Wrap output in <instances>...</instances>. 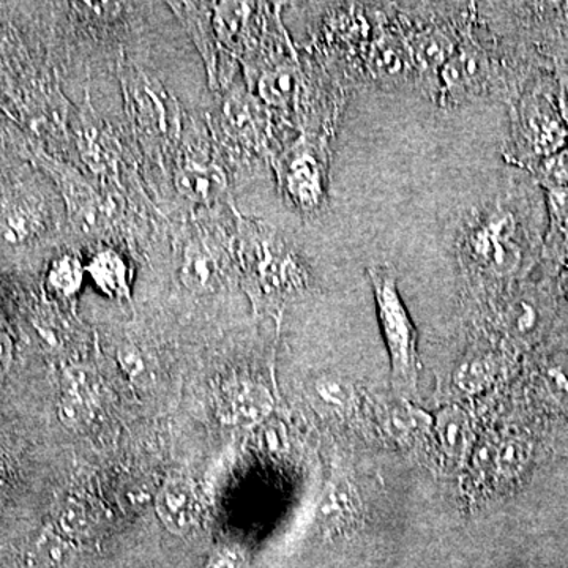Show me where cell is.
Masks as SVG:
<instances>
[{
    "instance_id": "1",
    "label": "cell",
    "mask_w": 568,
    "mask_h": 568,
    "mask_svg": "<svg viewBox=\"0 0 568 568\" xmlns=\"http://www.w3.org/2000/svg\"><path fill=\"white\" fill-rule=\"evenodd\" d=\"M514 209L493 203L467 215L455 242L459 263L478 280L507 282L521 271L525 244Z\"/></svg>"
},
{
    "instance_id": "2",
    "label": "cell",
    "mask_w": 568,
    "mask_h": 568,
    "mask_svg": "<svg viewBox=\"0 0 568 568\" xmlns=\"http://www.w3.org/2000/svg\"><path fill=\"white\" fill-rule=\"evenodd\" d=\"M237 252L246 280L261 301L276 302L308 283L304 263L274 227L237 213Z\"/></svg>"
},
{
    "instance_id": "3",
    "label": "cell",
    "mask_w": 568,
    "mask_h": 568,
    "mask_svg": "<svg viewBox=\"0 0 568 568\" xmlns=\"http://www.w3.org/2000/svg\"><path fill=\"white\" fill-rule=\"evenodd\" d=\"M478 10L463 29L454 55L439 74L436 102L446 110L477 102L495 92L499 67L491 50L478 36Z\"/></svg>"
},
{
    "instance_id": "4",
    "label": "cell",
    "mask_w": 568,
    "mask_h": 568,
    "mask_svg": "<svg viewBox=\"0 0 568 568\" xmlns=\"http://www.w3.org/2000/svg\"><path fill=\"white\" fill-rule=\"evenodd\" d=\"M567 145L568 130L556 103L541 92L519 99L511 110L510 141L504 151L507 162L534 170Z\"/></svg>"
},
{
    "instance_id": "5",
    "label": "cell",
    "mask_w": 568,
    "mask_h": 568,
    "mask_svg": "<svg viewBox=\"0 0 568 568\" xmlns=\"http://www.w3.org/2000/svg\"><path fill=\"white\" fill-rule=\"evenodd\" d=\"M368 275L394 379L403 386H414L418 372L417 331L399 295L398 278L388 265H373Z\"/></svg>"
},
{
    "instance_id": "6",
    "label": "cell",
    "mask_w": 568,
    "mask_h": 568,
    "mask_svg": "<svg viewBox=\"0 0 568 568\" xmlns=\"http://www.w3.org/2000/svg\"><path fill=\"white\" fill-rule=\"evenodd\" d=\"M474 3L458 9L454 17L433 18L425 22L410 21L403 13L398 14L409 44L410 58L418 88L432 100H436L439 91L440 70L457 50L463 29L473 17Z\"/></svg>"
},
{
    "instance_id": "7",
    "label": "cell",
    "mask_w": 568,
    "mask_h": 568,
    "mask_svg": "<svg viewBox=\"0 0 568 568\" xmlns=\"http://www.w3.org/2000/svg\"><path fill=\"white\" fill-rule=\"evenodd\" d=\"M280 189L290 203L306 215H315L327 201V138L304 136L286 149L275 163Z\"/></svg>"
},
{
    "instance_id": "8",
    "label": "cell",
    "mask_w": 568,
    "mask_h": 568,
    "mask_svg": "<svg viewBox=\"0 0 568 568\" xmlns=\"http://www.w3.org/2000/svg\"><path fill=\"white\" fill-rule=\"evenodd\" d=\"M362 69L381 88L399 89L409 82L417 84L409 44L398 14L392 18V13L383 9V17L365 52Z\"/></svg>"
},
{
    "instance_id": "9",
    "label": "cell",
    "mask_w": 568,
    "mask_h": 568,
    "mask_svg": "<svg viewBox=\"0 0 568 568\" xmlns=\"http://www.w3.org/2000/svg\"><path fill=\"white\" fill-rule=\"evenodd\" d=\"M126 108L141 132L152 138H168L175 132L178 114L166 92L148 74L133 71L123 78Z\"/></svg>"
},
{
    "instance_id": "10",
    "label": "cell",
    "mask_w": 568,
    "mask_h": 568,
    "mask_svg": "<svg viewBox=\"0 0 568 568\" xmlns=\"http://www.w3.org/2000/svg\"><path fill=\"white\" fill-rule=\"evenodd\" d=\"M261 3L220 2L213 3V29L216 40L237 54L252 52L261 47L267 21L261 17Z\"/></svg>"
},
{
    "instance_id": "11",
    "label": "cell",
    "mask_w": 568,
    "mask_h": 568,
    "mask_svg": "<svg viewBox=\"0 0 568 568\" xmlns=\"http://www.w3.org/2000/svg\"><path fill=\"white\" fill-rule=\"evenodd\" d=\"M224 123L235 141L256 152H267L271 142V111L253 93L237 91L224 103Z\"/></svg>"
},
{
    "instance_id": "12",
    "label": "cell",
    "mask_w": 568,
    "mask_h": 568,
    "mask_svg": "<svg viewBox=\"0 0 568 568\" xmlns=\"http://www.w3.org/2000/svg\"><path fill=\"white\" fill-rule=\"evenodd\" d=\"M304 92V73L295 54L283 55L264 65L256 78L257 99L267 108L294 112Z\"/></svg>"
},
{
    "instance_id": "13",
    "label": "cell",
    "mask_w": 568,
    "mask_h": 568,
    "mask_svg": "<svg viewBox=\"0 0 568 568\" xmlns=\"http://www.w3.org/2000/svg\"><path fill=\"white\" fill-rule=\"evenodd\" d=\"M156 515L166 529L178 536L192 530L200 515V504L193 481L189 477L173 474L166 478L156 496Z\"/></svg>"
},
{
    "instance_id": "14",
    "label": "cell",
    "mask_w": 568,
    "mask_h": 568,
    "mask_svg": "<svg viewBox=\"0 0 568 568\" xmlns=\"http://www.w3.org/2000/svg\"><path fill=\"white\" fill-rule=\"evenodd\" d=\"M52 173L61 183L73 223L85 234L100 233L104 226V211L95 190L88 185L81 175L65 170L61 164H55L52 168Z\"/></svg>"
},
{
    "instance_id": "15",
    "label": "cell",
    "mask_w": 568,
    "mask_h": 568,
    "mask_svg": "<svg viewBox=\"0 0 568 568\" xmlns=\"http://www.w3.org/2000/svg\"><path fill=\"white\" fill-rule=\"evenodd\" d=\"M175 186L194 203L212 204L227 193V179L219 164L190 162L175 175Z\"/></svg>"
},
{
    "instance_id": "16",
    "label": "cell",
    "mask_w": 568,
    "mask_h": 568,
    "mask_svg": "<svg viewBox=\"0 0 568 568\" xmlns=\"http://www.w3.org/2000/svg\"><path fill=\"white\" fill-rule=\"evenodd\" d=\"M63 394L59 416L67 425H78L91 413L95 403L93 373L82 366H71L63 373Z\"/></svg>"
},
{
    "instance_id": "17",
    "label": "cell",
    "mask_w": 568,
    "mask_h": 568,
    "mask_svg": "<svg viewBox=\"0 0 568 568\" xmlns=\"http://www.w3.org/2000/svg\"><path fill=\"white\" fill-rule=\"evenodd\" d=\"M219 257L204 239H193L183 250L181 278L186 290L204 293L211 290L219 276Z\"/></svg>"
},
{
    "instance_id": "18",
    "label": "cell",
    "mask_w": 568,
    "mask_h": 568,
    "mask_svg": "<svg viewBox=\"0 0 568 568\" xmlns=\"http://www.w3.org/2000/svg\"><path fill=\"white\" fill-rule=\"evenodd\" d=\"M78 132H80L78 142H80L82 156L92 170L103 173L104 170L114 166L115 160H118L114 141L110 134L104 132L91 111L82 112L81 126Z\"/></svg>"
},
{
    "instance_id": "19",
    "label": "cell",
    "mask_w": 568,
    "mask_h": 568,
    "mask_svg": "<svg viewBox=\"0 0 568 568\" xmlns=\"http://www.w3.org/2000/svg\"><path fill=\"white\" fill-rule=\"evenodd\" d=\"M272 407L274 399L267 388L260 384H241L230 396V416L235 424L245 428L263 424Z\"/></svg>"
},
{
    "instance_id": "20",
    "label": "cell",
    "mask_w": 568,
    "mask_h": 568,
    "mask_svg": "<svg viewBox=\"0 0 568 568\" xmlns=\"http://www.w3.org/2000/svg\"><path fill=\"white\" fill-rule=\"evenodd\" d=\"M174 10L181 14L185 21L186 28L192 31L193 40L200 48L201 55L204 58L211 80H215L216 71V33L213 29L212 7H205V3H183V7L175 6Z\"/></svg>"
},
{
    "instance_id": "21",
    "label": "cell",
    "mask_w": 568,
    "mask_h": 568,
    "mask_svg": "<svg viewBox=\"0 0 568 568\" xmlns=\"http://www.w3.org/2000/svg\"><path fill=\"white\" fill-rule=\"evenodd\" d=\"M85 271L93 282L111 297H129V268L125 260L115 250H102L92 257Z\"/></svg>"
},
{
    "instance_id": "22",
    "label": "cell",
    "mask_w": 568,
    "mask_h": 568,
    "mask_svg": "<svg viewBox=\"0 0 568 568\" xmlns=\"http://www.w3.org/2000/svg\"><path fill=\"white\" fill-rule=\"evenodd\" d=\"M40 212L28 203L11 204L0 212V245H21L41 230Z\"/></svg>"
},
{
    "instance_id": "23",
    "label": "cell",
    "mask_w": 568,
    "mask_h": 568,
    "mask_svg": "<svg viewBox=\"0 0 568 568\" xmlns=\"http://www.w3.org/2000/svg\"><path fill=\"white\" fill-rule=\"evenodd\" d=\"M496 366L495 354L485 353L484 349L474 351L466 355L455 372V384L466 394H478L491 383Z\"/></svg>"
},
{
    "instance_id": "24",
    "label": "cell",
    "mask_w": 568,
    "mask_h": 568,
    "mask_svg": "<svg viewBox=\"0 0 568 568\" xmlns=\"http://www.w3.org/2000/svg\"><path fill=\"white\" fill-rule=\"evenodd\" d=\"M436 428L440 447L448 457H462L469 443V420L466 414L455 407L443 410L437 418Z\"/></svg>"
},
{
    "instance_id": "25",
    "label": "cell",
    "mask_w": 568,
    "mask_h": 568,
    "mask_svg": "<svg viewBox=\"0 0 568 568\" xmlns=\"http://www.w3.org/2000/svg\"><path fill=\"white\" fill-rule=\"evenodd\" d=\"M321 517L331 525H343L358 517V497L355 489L346 481L332 484L321 504Z\"/></svg>"
},
{
    "instance_id": "26",
    "label": "cell",
    "mask_w": 568,
    "mask_h": 568,
    "mask_svg": "<svg viewBox=\"0 0 568 568\" xmlns=\"http://www.w3.org/2000/svg\"><path fill=\"white\" fill-rule=\"evenodd\" d=\"M82 276H84V267H82L80 260L65 254V256L59 257L52 263L50 274H48V283L55 293L63 295V297H71L80 291Z\"/></svg>"
},
{
    "instance_id": "27",
    "label": "cell",
    "mask_w": 568,
    "mask_h": 568,
    "mask_svg": "<svg viewBox=\"0 0 568 568\" xmlns=\"http://www.w3.org/2000/svg\"><path fill=\"white\" fill-rule=\"evenodd\" d=\"M504 325L515 336L526 338L536 332L540 315H538L537 306L528 298H518L514 304L507 306L504 312Z\"/></svg>"
},
{
    "instance_id": "28",
    "label": "cell",
    "mask_w": 568,
    "mask_h": 568,
    "mask_svg": "<svg viewBox=\"0 0 568 568\" xmlns=\"http://www.w3.org/2000/svg\"><path fill=\"white\" fill-rule=\"evenodd\" d=\"M538 182L547 190L567 189L568 186V145L562 151L541 160L534 168Z\"/></svg>"
},
{
    "instance_id": "29",
    "label": "cell",
    "mask_w": 568,
    "mask_h": 568,
    "mask_svg": "<svg viewBox=\"0 0 568 568\" xmlns=\"http://www.w3.org/2000/svg\"><path fill=\"white\" fill-rule=\"evenodd\" d=\"M315 392L321 402L327 406L345 409L349 405L351 388L342 379L331 376L321 377L316 381Z\"/></svg>"
},
{
    "instance_id": "30",
    "label": "cell",
    "mask_w": 568,
    "mask_h": 568,
    "mask_svg": "<svg viewBox=\"0 0 568 568\" xmlns=\"http://www.w3.org/2000/svg\"><path fill=\"white\" fill-rule=\"evenodd\" d=\"M548 205L556 233L568 237V186L548 190Z\"/></svg>"
},
{
    "instance_id": "31",
    "label": "cell",
    "mask_w": 568,
    "mask_h": 568,
    "mask_svg": "<svg viewBox=\"0 0 568 568\" xmlns=\"http://www.w3.org/2000/svg\"><path fill=\"white\" fill-rule=\"evenodd\" d=\"M263 444L268 454L280 455L286 450L287 435L282 424H271L263 432Z\"/></svg>"
},
{
    "instance_id": "32",
    "label": "cell",
    "mask_w": 568,
    "mask_h": 568,
    "mask_svg": "<svg viewBox=\"0 0 568 568\" xmlns=\"http://www.w3.org/2000/svg\"><path fill=\"white\" fill-rule=\"evenodd\" d=\"M119 364L132 377L141 376L144 373V357H142L141 351L138 347L123 346L119 351Z\"/></svg>"
},
{
    "instance_id": "33",
    "label": "cell",
    "mask_w": 568,
    "mask_h": 568,
    "mask_svg": "<svg viewBox=\"0 0 568 568\" xmlns=\"http://www.w3.org/2000/svg\"><path fill=\"white\" fill-rule=\"evenodd\" d=\"M503 473H515L523 463V447L517 443H508L500 448L499 458H497Z\"/></svg>"
},
{
    "instance_id": "34",
    "label": "cell",
    "mask_w": 568,
    "mask_h": 568,
    "mask_svg": "<svg viewBox=\"0 0 568 568\" xmlns=\"http://www.w3.org/2000/svg\"><path fill=\"white\" fill-rule=\"evenodd\" d=\"M13 362V342L3 328H0V383L6 379Z\"/></svg>"
},
{
    "instance_id": "35",
    "label": "cell",
    "mask_w": 568,
    "mask_h": 568,
    "mask_svg": "<svg viewBox=\"0 0 568 568\" xmlns=\"http://www.w3.org/2000/svg\"><path fill=\"white\" fill-rule=\"evenodd\" d=\"M556 106L568 130V70L560 71L558 77V100Z\"/></svg>"
},
{
    "instance_id": "36",
    "label": "cell",
    "mask_w": 568,
    "mask_h": 568,
    "mask_svg": "<svg viewBox=\"0 0 568 568\" xmlns=\"http://www.w3.org/2000/svg\"><path fill=\"white\" fill-rule=\"evenodd\" d=\"M235 562L233 556L230 552H223V555L216 556L215 559L212 560L211 566L209 568H234Z\"/></svg>"
},
{
    "instance_id": "37",
    "label": "cell",
    "mask_w": 568,
    "mask_h": 568,
    "mask_svg": "<svg viewBox=\"0 0 568 568\" xmlns=\"http://www.w3.org/2000/svg\"><path fill=\"white\" fill-rule=\"evenodd\" d=\"M10 473L9 467L0 463V499L6 495L7 488H9Z\"/></svg>"
},
{
    "instance_id": "38",
    "label": "cell",
    "mask_w": 568,
    "mask_h": 568,
    "mask_svg": "<svg viewBox=\"0 0 568 568\" xmlns=\"http://www.w3.org/2000/svg\"><path fill=\"white\" fill-rule=\"evenodd\" d=\"M564 241H566V253H567V257H568V237H564Z\"/></svg>"
}]
</instances>
